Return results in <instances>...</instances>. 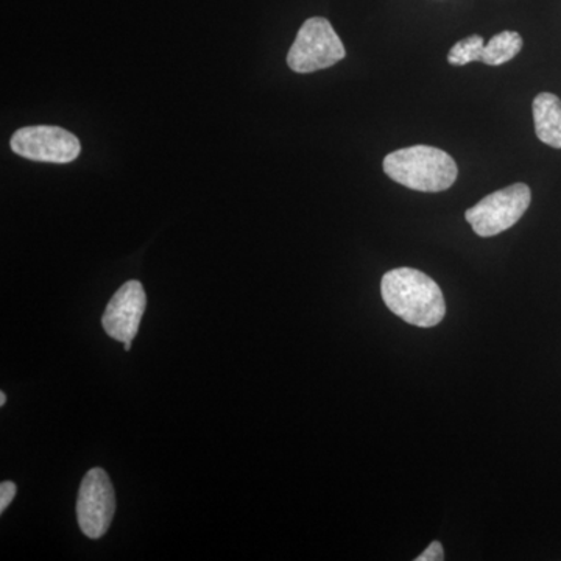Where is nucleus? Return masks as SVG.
I'll return each instance as SVG.
<instances>
[{
  "label": "nucleus",
  "mask_w": 561,
  "mask_h": 561,
  "mask_svg": "<svg viewBox=\"0 0 561 561\" xmlns=\"http://www.w3.org/2000/svg\"><path fill=\"white\" fill-rule=\"evenodd\" d=\"M382 300L394 316L419 328H434L446 316L440 286L426 273L401 267L387 272L381 280Z\"/></svg>",
  "instance_id": "obj_1"
},
{
  "label": "nucleus",
  "mask_w": 561,
  "mask_h": 561,
  "mask_svg": "<svg viewBox=\"0 0 561 561\" xmlns=\"http://www.w3.org/2000/svg\"><path fill=\"white\" fill-rule=\"evenodd\" d=\"M383 172L394 183L419 192L449 190L459 175L451 154L431 146L391 151L383 160Z\"/></svg>",
  "instance_id": "obj_2"
},
{
  "label": "nucleus",
  "mask_w": 561,
  "mask_h": 561,
  "mask_svg": "<svg viewBox=\"0 0 561 561\" xmlns=\"http://www.w3.org/2000/svg\"><path fill=\"white\" fill-rule=\"evenodd\" d=\"M345 57V46L331 22L317 16L301 25L287 54V65L294 72L311 73L331 68Z\"/></svg>",
  "instance_id": "obj_3"
},
{
  "label": "nucleus",
  "mask_w": 561,
  "mask_h": 561,
  "mask_svg": "<svg viewBox=\"0 0 561 561\" xmlns=\"http://www.w3.org/2000/svg\"><path fill=\"white\" fill-rule=\"evenodd\" d=\"M531 202L530 187L524 183L512 184L493 192L465 213V219L481 238L501 234L522 220Z\"/></svg>",
  "instance_id": "obj_4"
},
{
  "label": "nucleus",
  "mask_w": 561,
  "mask_h": 561,
  "mask_svg": "<svg viewBox=\"0 0 561 561\" xmlns=\"http://www.w3.org/2000/svg\"><path fill=\"white\" fill-rule=\"evenodd\" d=\"M11 150L31 161L68 164L81 151L79 138L61 127L35 125L20 128L10 140Z\"/></svg>",
  "instance_id": "obj_5"
},
{
  "label": "nucleus",
  "mask_w": 561,
  "mask_h": 561,
  "mask_svg": "<svg viewBox=\"0 0 561 561\" xmlns=\"http://www.w3.org/2000/svg\"><path fill=\"white\" fill-rule=\"evenodd\" d=\"M116 513V494L110 476L102 468H92L81 481L77 518L81 531L92 540L108 531Z\"/></svg>",
  "instance_id": "obj_6"
},
{
  "label": "nucleus",
  "mask_w": 561,
  "mask_h": 561,
  "mask_svg": "<svg viewBox=\"0 0 561 561\" xmlns=\"http://www.w3.org/2000/svg\"><path fill=\"white\" fill-rule=\"evenodd\" d=\"M147 308V295L139 280H127L111 298L103 313V330L117 342H133Z\"/></svg>",
  "instance_id": "obj_7"
},
{
  "label": "nucleus",
  "mask_w": 561,
  "mask_h": 561,
  "mask_svg": "<svg viewBox=\"0 0 561 561\" xmlns=\"http://www.w3.org/2000/svg\"><path fill=\"white\" fill-rule=\"evenodd\" d=\"M523 49V38L519 33L505 31L497 33L483 46V38L479 35L454 44L448 54V62L453 66H465L472 61H482L483 65L501 66L513 60Z\"/></svg>",
  "instance_id": "obj_8"
},
{
  "label": "nucleus",
  "mask_w": 561,
  "mask_h": 561,
  "mask_svg": "<svg viewBox=\"0 0 561 561\" xmlns=\"http://www.w3.org/2000/svg\"><path fill=\"white\" fill-rule=\"evenodd\" d=\"M535 133L553 149H561V101L551 92H541L534 101Z\"/></svg>",
  "instance_id": "obj_9"
},
{
  "label": "nucleus",
  "mask_w": 561,
  "mask_h": 561,
  "mask_svg": "<svg viewBox=\"0 0 561 561\" xmlns=\"http://www.w3.org/2000/svg\"><path fill=\"white\" fill-rule=\"evenodd\" d=\"M416 561H442L445 560V551L440 541H432L426 551L420 553Z\"/></svg>",
  "instance_id": "obj_10"
},
{
  "label": "nucleus",
  "mask_w": 561,
  "mask_h": 561,
  "mask_svg": "<svg viewBox=\"0 0 561 561\" xmlns=\"http://www.w3.org/2000/svg\"><path fill=\"white\" fill-rule=\"evenodd\" d=\"M16 485L13 482H2L0 485V512H5L11 504V501L16 496Z\"/></svg>",
  "instance_id": "obj_11"
},
{
  "label": "nucleus",
  "mask_w": 561,
  "mask_h": 561,
  "mask_svg": "<svg viewBox=\"0 0 561 561\" xmlns=\"http://www.w3.org/2000/svg\"><path fill=\"white\" fill-rule=\"evenodd\" d=\"M7 394L5 391H0V405H5Z\"/></svg>",
  "instance_id": "obj_12"
},
{
  "label": "nucleus",
  "mask_w": 561,
  "mask_h": 561,
  "mask_svg": "<svg viewBox=\"0 0 561 561\" xmlns=\"http://www.w3.org/2000/svg\"><path fill=\"white\" fill-rule=\"evenodd\" d=\"M124 348L125 351H128L131 348V342H124Z\"/></svg>",
  "instance_id": "obj_13"
}]
</instances>
